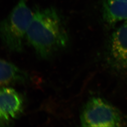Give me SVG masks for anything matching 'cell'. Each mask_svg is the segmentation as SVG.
<instances>
[{"mask_svg":"<svg viewBox=\"0 0 127 127\" xmlns=\"http://www.w3.org/2000/svg\"><path fill=\"white\" fill-rule=\"evenodd\" d=\"M110 66L119 73H127V22L118 27L110 36L107 49Z\"/></svg>","mask_w":127,"mask_h":127,"instance_id":"277c9868","label":"cell"},{"mask_svg":"<svg viewBox=\"0 0 127 127\" xmlns=\"http://www.w3.org/2000/svg\"><path fill=\"white\" fill-rule=\"evenodd\" d=\"M80 121L83 127H120L123 123L118 109L98 97L91 98L84 105Z\"/></svg>","mask_w":127,"mask_h":127,"instance_id":"3957f363","label":"cell"},{"mask_svg":"<svg viewBox=\"0 0 127 127\" xmlns=\"http://www.w3.org/2000/svg\"><path fill=\"white\" fill-rule=\"evenodd\" d=\"M24 109L23 96L9 87H1L0 91V126L8 125L18 119Z\"/></svg>","mask_w":127,"mask_h":127,"instance_id":"5b68a950","label":"cell"},{"mask_svg":"<svg viewBox=\"0 0 127 127\" xmlns=\"http://www.w3.org/2000/svg\"><path fill=\"white\" fill-rule=\"evenodd\" d=\"M27 39L36 53L49 59L68 45V32L59 13L53 7L37 8L28 27Z\"/></svg>","mask_w":127,"mask_h":127,"instance_id":"6da1fadb","label":"cell"},{"mask_svg":"<svg viewBox=\"0 0 127 127\" xmlns=\"http://www.w3.org/2000/svg\"><path fill=\"white\" fill-rule=\"evenodd\" d=\"M102 17L104 22L112 26L127 20V1L118 0H104Z\"/></svg>","mask_w":127,"mask_h":127,"instance_id":"52a82bcc","label":"cell"},{"mask_svg":"<svg viewBox=\"0 0 127 127\" xmlns=\"http://www.w3.org/2000/svg\"><path fill=\"white\" fill-rule=\"evenodd\" d=\"M1 87H9L17 84H24L29 82L30 77L26 71L19 68L14 64L0 59Z\"/></svg>","mask_w":127,"mask_h":127,"instance_id":"8992f818","label":"cell"},{"mask_svg":"<svg viewBox=\"0 0 127 127\" xmlns=\"http://www.w3.org/2000/svg\"><path fill=\"white\" fill-rule=\"evenodd\" d=\"M121 0V1H127V0Z\"/></svg>","mask_w":127,"mask_h":127,"instance_id":"ba28073f","label":"cell"},{"mask_svg":"<svg viewBox=\"0 0 127 127\" xmlns=\"http://www.w3.org/2000/svg\"><path fill=\"white\" fill-rule=\"evenodd\" d=\"M34 15L28 0H19L7 17L0 23L2 42L8 50L20 53L24 49V41Z\"/></svg>","mask_w":127,"mask_h":127,"instance_id":"7a4b0ae2","label":"cell"}]
</instances>
